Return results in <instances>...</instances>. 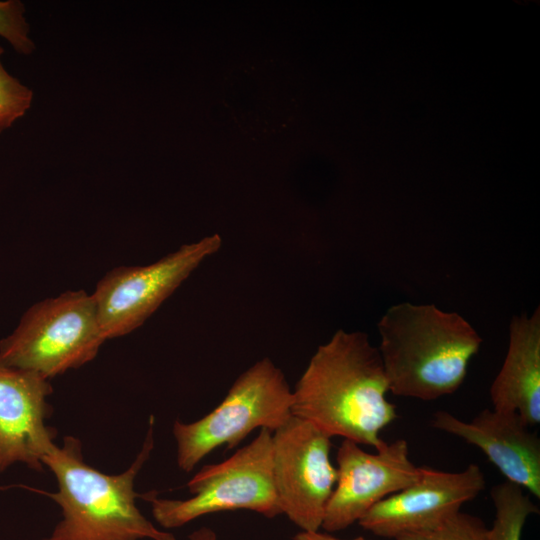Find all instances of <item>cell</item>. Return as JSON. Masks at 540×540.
I'll use <instances>...</instances> for the list:
<instances>
[{
  "label": "cell",
  "mask_w": 540,
  "mask_h": 540,
  "mask_svg": "<svg viewBox=\"0 0 540 540\" xmlns=\"http://www.w3.org/2000/svg\"><path fill=\"white\" fill-rule=\"evenodd\" d=\"M187 499L160 498L155 491L141 494L164 529L180 528L212 513L249 510L274 518L281 515L273 480L272 432L257 436L224 461L204 465L187 483Z\"/></svg>",
  "instance_id": "obj_6"
},
{
  "label": "cell",
  "mask_w": 540,
  "mask_h": 540,
  "mask_svg": "<svg viewBox=\"0 0 540 540\" xmlns=\"http://www.w3.org/2000/svg\"><path fill=\"white\" fill-rule=\"evenodd\" d=\"M0 36L21 54H30L35 45L29 37V26L20 1H0Z\"/></svg>",
  "instance_id": "obj_17"
},
{
  "label": "cell",
  "mask_w": 540,
  "mask_h": 540,
  "mask_svg": "<svg viewBox=\"0 0 540 540\" xmlns=\"http://www.w3.org/2000/svg\"><path fill=\"white\" fill-rule=\"evenodd\" d=\"M221 245L220 235L213 234L184 244L149 265L108 271L92 293L106 339L127 335L142 326Z\"/></svg>",
  "instance_id": "obj_7"
},
{
  "label": "cell",
  "mask_w": 540,
  "mask_h": 540,
  "mask_svg": "<svg viewBox=\"0 0 540 540\" xmlns=\"http://www.w3.org/2000/svg\"><path fill=\"white\" fill-rule=\"evenodd\" d=\"M2 54L0 46V58ZM32 98V91L10 75L0 60V133L26 113Z\"/></svg>",
  "instance_id": "obj_16"
},
{
  "label": "cell",
  "mask_w": 540,
  "mask_h": 540,
  "mask_svg": "<svg viewBox=\"0 0 540 540\" xmlns=\"http://www.w3.org/2000/svg\"><path fill=\"white\" fill-rule=\"evenodd\" d=\"M395 540H492L490 530L475 516L457 512L424 531L402 534Z\"/></svg>",
  "instance_id": "obj_15"
},
{
  "label": "cell",
  "mask_w": 540,
  "mask_h": 540,
  "mask_svg": "<svg viewBox=\"0 0 540 540\" xmlns=\"http://www.w3.org/2000/svg\"><path fill=\"white\" fill-rule=\"evenodd\" d=\"M292 389L270 358L242 372L211 412L193 422L175 420L177 465L189 473L215 449L239 445L255 429L272 433L292 417Z\"/></svg>",
  "instance_id": "obj_4"
},
{
  "label": "cell",
  "mask_w": 540,
  "mask_h": 540,
  "mask_svg": "<svg viewBox=\"0 0 540 540\" xmlns=\"http://www.w3.org/2000/svg\"><path fill=\"white\" fill-rule=\"evenodd\" d=\"M484 487V474L476 464L459 472L423 467L416 482L377 503L358 523L384 538L428 530L459 512Z\"/></svg>",
  "instance_id": "obj_10"
},
{
  "label": "cell",
  "mask_w": 540,
  "mask_h": 540,
  "mask_svg": "<svg viewBox=\"0 0 540 540\" xmlns=\"http://www.w3.org/2000/svg\"><path fill=\"white\" fill-rule=\"evenodd\" d=\"M154 448V416L149 417L142 448L119 474H106L89 465L81 441L65 436L54 444L42 463L55 476L57 491H39L53 500L62 519L42 540H176L156 527L138 508L135 480Z\"/></svg>",
  "instance_id": "obj_2"
},
{
  "label": "cell",
  "mask_w": 540,
  "mask_h": 540,
  "mask_svg": "<svg viewBox=\"0 0 540 540\" xmlns=\"http://www.w3.org/2000/svg\"><path fill=\"white\" fill-rule=\"evenodd\" d=\"M377 328L389 391L424 401L456 392L482 344L463 316L434 304H395Z\"/></svg>",
  "instance_id": "obj_3"
},
{
  "label": "cell",
  "mask_w": 540,
  "mask_h": 540,
  "mask_svg": "<svg viewBox=\"0 0 540 540\" xmlns=\"http://www.w3.org/2000/svg\"><path fill=\"white\" fill-rule=\"evenodd\" d=\"M336 462L337 480L321 527L327 532L358 522L377 503L416 482L423 469L411 461L404 439L384 442L375 453L343 439Z\"/></svg>",
  "instance_id": "obj_9"
},
{
  "label": "cell",
  "mask_w": 540,
  "mask_h": 540,
  "mask_svg": "<svg viewBox=\"0 0 540 540\" xmlns=\"http://www.w3.org/2000/svg\"><path fill=\"white\" fill-rule=\"evenodd\" d=\"M293 540H342L329 533H322L319 530L316 531H300L294 535ZM352 540H369L364 537H356Z\"/></svg>",
  "instance_id": "obj_18"
},
{
  "label": "cell",
  "mask_w": 540,
  "mask_h": 540,
  "mask_svg": "<svg viewBox=\"0 0 540 540\" xmlns=\"http://www.w3.org/2000/svg\"><path fill=\"white\" fill-rule=\"evenodd\" d=\"M495 518L490 530L492 540H521L527 518L538 513L537 506L523 489L505 481L491 489Z\"/></svg>",
  "instance_id": "obj_14"
},
{
  "label": "cell",
  "mask_w": 540,
  "mask_h": 540,
  "mask_svg": "<svg viewBox=\"0 0 540 540\" xmlns=\"http://www.w3.org/2000/svg\"><path fill=\"white\" fill-rule=\"evenodd\" d=\"M106 340L92 294L69 290L24 312L15 330L0 341V366L50 380L91 362Z\"/></svg>",
  "instance_id": "obj_5"
},
{
  "label": "cell",
  "mask_w": 540,
  "mask_h": 540,
  "mask_svg": "<svg viewBox=\"0 0 540 540\" xmlns=\"http://www.w3.org/2000/svg\"><path fill=\"white\" fill-rule=\"evenodd\" d=\"M431 425L478 447L506 481L540 498V440L517 413L484 409L463 421L438 411Z\"/></svg>",
  "instance_id": "obj_12"
},
{
  "label": "cell",
  "mask_w": 540,
  "mask_h": 540,
  "mask_svg": "<svg viewBox=\"0 0 540 540\" xmlns=\"http://www.w3.org/2000/svg\"><path fill=\"white\" fill-rule=\"evenodd\" d=\"M50 381L28 370L0 366V473L20 463L42 472L57 430L47 425L53 408Z\"/></svg>",
  "instance_id": "obj_11"
},
{
  "label": "cell",
  "mask_w": 540,
  "mask_h": 540,
  "mask_svg": "<svg viewBox=\"0 0 540 540\" xmlns=\"http://www.w3.org/2000/svg\"><path fill=\"white\" fill-rule=\"evenodd\" d=\"M378 348L366 333L337 330L318 346L292 390V415L329 437L379 448L397 418Z\"/></svg>",
  "instance_id": "obj_1"
},
{
  "label": "cell",
  "mask_w": 540,
  "mask_h": 540,
  "mask_svg": "<svg viewBox=\"0 0 540 540\" xmlns=\"http://www.w3.org/2000/svg\"><path fill=\"white\" fill-rule=\"evenodd\" d=\"M493 409L517 413L528 426L540 423V309L513 316L500 371L490 387Z\"/></svg>",
  "instance_id": "obj_13"
},
{
  "label": "cell",
  "mask_w": 540,
  "mask_h": 540,
  "mask_svg": "<svg viewBox=\"0 0 540 540\" xmlns=\"http://www.w3.org/2000/svg\"><path fill=\"white\" fill-rule=\"evenodd\" d=\"M273 480L281 514L302 531L322 527L337 480L331 437L292 415L272 433Z\"/></svg>",
  "instance_id": "obj_8"
},
{
  "label": "cell",
  "mask_w": 540,
  "mask_h": 540,
  "mask_svg": "<svg viewBox=\"0 0 540 540\" xmlns=\"http://www.w3.org/2000/svg\"><path fill=\"white\" fill-rule=\"evenodd\" d=\"M189 540H219L217 533L210 527L203 526L188 535Z\"/></svg>",
  "instance_id": "obj_19"
}]
</instances>
